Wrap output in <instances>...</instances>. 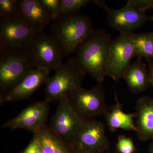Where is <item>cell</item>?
<instances>
[{
	"mask_svg": "<svg viewBox=\"0 0 153 153\" xmlns=\"http://www.w3.org/2000/svg\"><path fill=\"white\" fill-rule=\"evenodd\" d=\"M113 40L111 36L104 30H94L71 58L82 71L98 83H102L107 76Z\"/></svg>",
	"mask_w": 153,
	"mask_h": 153,
	"instance_id": "6da1fadb",
	"label": "cell"
},
{
	"mask_svg": "<svg viewBox=\"0 0 153 153\" xmlns=\"http://www.w3.org/2000/svg\"><path fill=\"white\" fill-rule=\"evenodd\" d=\"M94 30L90 18L80 12L57 18L51 27L64 56L76 52Z\"/></svg>",
	"mask_w": 153,
	"mask_h": 153,
	"instance_id": "7a4b0ae2",
	"label": "cell"
},
{
	"mask_svg": "<svg viewBox=\"0 0 153 153\" xmlns=\"http://www.w3.org/2000/svg\"><path fill=\"white\" fill-rule=\"evenodd\" d=\"M35 68L29 51L0 49L1 94L13 90Z\"/></svg>",
	"mask_w": 153,
	"mask_h": 153,
	"instance_id": "3957f363",
	"label": "cell"
},
{
	"mask_svg": "<svg viewBox=\"0 0 153 153\" xmlns=\"http://www.w3.org/2000/svg\"><path fill=\"white\" fill-rule=\"evenodd\" d=\"M86 74L71 58L62 63L45 83L46 100L59 101L72 91L81 87Z\"/></svg>",
	"mask_w": 153,
	"mask_h": 153,
	"instance_id": "277c9868",
	"label": "cell"
},
{
	"mask_svg": "<svg viewBox=\"0 0 153 153\" xmlns=\"http://www.w3.org/2000/svg\"><path fill=\"white\" fill-rule=\"evenodd\" d=\"M43 31L32 27L19 16L0 20V49L28 51L33 40Z\"/></svg>",
	"mask_w": 153,
	"mask_h": 153,
	"instance_id": "5b68a950",
	"label": "cell"
},
{
	"mask_svg": "<svg viewBox=\"0 0 153 153\" xmlns=\"http://www.w3.org/2000/svg\"><path fill=\"white\" fill-rule=\"evenodd\" d=\"M67 96L74 110L83 121L105 115L108 108L102 83H98L90 89L79 87Z\"/></svg>",
	"mask_w": 153,
	"mask_h": 153,
	"instance_id": "8992f818",
	"label": "cell"
},
{
	"mask_svg": "<svg viewBox=\"0 0 153 153\" xmlns=\"http://www.w3.org/2000/svg\"><path fill=\"white\" fill-rule=\"evenodd\" d=\"M83 122L74 110L67 95L59 100L49 127L60 139L75 146Z\"/></svg>",
	"mask_w": 153,
	"mask_h": 153,
	"instance_id": "52a82bcc",
	"label": "cell"
},
{
	"mask_svg": "<svg viewBox=\"0 0 153 153\" xmlns=\"http://www.w3.org/2000/svg\"><path fill=\"white\" fill-rule=\"evenodd\" d=\"M134 33H120L111 46L107 76L118 82L134 57Z\"/></svg>",
	"mask_w": 153,
	"mask_h": 153,
	"instance_id": "ba28073f",
	"label": "cell"
},
{
	"mask_svg": "<svg viewBox=\"0 0 153 153\" xmlns=\"http://www.w3.org/2000/svg\"><path fill=\"white\" fill-rule=\"evenodd\" d=\"M36 68L41 67L49 71L55 70L62 63L64 55L54 36L44 31L33 40L29 48Z\"/></svg>",
	"mask_w": 153,
	"mask_h": 153,
	"instance_id": "9c48e42d",
	"label": "cell"
},
{
	"mask_svg": "<svg viewBox=\"0 0 153 153\" xmlns=\"http://www.w3.org/2000/svg\"><path fill=\"white\" fill-rule=\"evenodd\" d=\"M107 20L109 26L120 33H134L145 22L151 20L146 12L140 10L128 2L124 7L118 9L110 8L105 4Z\"/></svg>",
	"mask_w": 153,
	"mask_h": 153,
	"instance_id": "30bf717a",
	"label": "cell"
},
{
	"mask_svg": "<svg viewBox=\"0 0 153 153\" xmlns=\"http://www.w3.org/2000/svg\"><path fill=\"white\" fill-rule=\"evenodd\" d=\"M75 146L90 153H102L108 150L110 143L103 123L95 119L84 121Z\"/></svg>",
	"mask_w": 153,
	"mask_h": 153,
	"instance_id": "8fae6325",
	"label": "cell"
},
{
	"mask_svg": "<svg viewBox=\"0 0 153 153\" xmlns=\"http://www.w3.org/2000/svg\"><path fill=\"white\" fill-rule=\"evenodd\" d=\"M47 100L33 103L23 110L17 116L4 124L2 128L24 129L33 133L46 125L49 112Z\"/></svg>",
	"mask_w": 153,
	"mask_h": 153,
	"instance_id": "7c38bea8",
	"label": "cell"
},
{
	"mask_svg": "<svg viewBox=\"0 0 153 153\" xmlns=\"http://www.w3.org/2000/svg\"><path fill=\"white\" fill-rule=\"evenodd\" d=\"M50 71L47 68L38 67L33 69L25 79L13 90L4 94H1V105L10 102L27 99L45 83L50 76Z\"/></svg>",
	"mask_w": 153,
	"mask_h": 153,
	"instance_id": "4fadbf2b",
	"label": "cell"
},
{
	"mask_svg": "<svg viewBox=\"0 0 153 153\" xmlns=\"http://www.w3.org/2000/svg\"><path fill=\"white\" fill-rule=\"evenodd\" d=\"M19 16L32 27L40 31L53 20L51 13L40 0H19Z\"/></svg>",
	"mask_w": 153,
	"mask_h": 153,
	"instance_id": "5bb4252c",
	"label": "cell"
},
{
	"mask_svg": "<svg viewBox=\"0 0 153 153\" xmlns=\"http://www.w3.org/2000/svg\"><path fill=\"white\" fill-rule=\"evenodd\" d=\"M135 109L138 138L142 141L153 140V97H140L137 100Z\"/></svg>",
	"mask_w": 153,
	"mask_h": 153,
	"instance_id": "9a60e30c",
	"label": "cell"
},
{
	"mask_svg": "<svg viewBox=\"0 0 153 153\" xmlns=\"http://www.w3.org/2000/svg\"><path fill=\"white\" fill-rule=\"evenodd\" d=\"M114 95V104L108 108L104 115L108 127L111 132L117 131L118 129L136 132L137 129L134 120L135 114L124 112L123 104L116 92Z\"/></svg>",
	"mask_w": 153,
	"mask_h": 153,
	"instance_id": "2e32d148",
	"label": "cell"
},
{
	"mask_svg": "<svg viewBox=\"0 0 153 153\" xmlns=\"http://www.w3.org/2000/svg\"><path fill=\"white\" fill-rule=\"evenodd\" d=\"M141 58H137L124 73L123 78L131 92L139 93L145 91L150 85L149 71Z\"/></svg>",
	"mask_w": 153,
	"mask_h": 153,
	"instance_id": "e0dca14e",
	"label": "cell"
},
{
	"mask_svg": "<svg viewBox=\"0 0 153 153\" xmlns=\"http://www.w3.org/2000/svg\"><path fill=\"white\" fill-rule=\"evenodd\" d=\"M33 137L41 146L42 153H75V146L68 144L57 137L49 126H44L34 133Z\"/></svg>",
	"mask_w": 153,
	"mask_h": 153,
	"instance_id": "ac0fdd59",
	"label": "cell"
},
{
	"mask_svg": "<svg viewBox=\"0 0 153 153\" xmlns=\"http://www.w3.org/2000/svg\"><path fill=\"white\" fill-rule=\"evenodd\" d=\"M134 57L137 58H153V32L136 34L134 38Z\"/></svg>",
	"mask_w": 153,
	"mask_h": 153,
	"instance_id": "d6986e66",
	"label": "cell"
},
{
	"mask_svg": "<svg viewBox=\"0 0 153 153\" xmlns=\"http://www.w3.org/2000/svg\"><path fill=\"white\" fill-rule=\"evenodd\" d=\"M60 17L77 13L83 7L89 3L97 4V0H60Z\"/></svg>",
	"mask_w": 153,
	"mask_h": 153,
	"instance_id": "ffe728a7",
	"label": "cell"
},
{
	"mask_svg": "<svg viewBox=\"0 0 153 153\" xmlns=\"http://www.w3.org/2000/svg\"><path fill=\"white\" fill-rule=\"evenodd\" d=\"M19 16V0H0V20Z\"/></svg>",
	"mask_w": 153,
	"mask_h": 153,
	"instance_id": "44dd1931",
	"label": "cell"
},
{
	"mask_svg": "<svg viewBox=\"0 0 153 153\" xmlns=\"http://www.w3.org/2000/svg\"><path fill=\"white\" fill-rule=\"evenodd\" d=\"M116 146L119 153H134L136 151L131 138L123 135L118 137Z\"/></svg>",
	"mask_w": 153,
	"mask_h": 153,
	"instance_id": "7402d4cb",
	"label": "cell"
},
{
	"mask_svg": "<svg viewBox=\"0 0 153 153\" xmlns=\"http://www.w3.org/2000/svg\"><path fill=\"white\" fill-rule=\"evenodd\" d=\"M52 15L53 20L60 17V0H40Z\"/></svg>",
	"mask_w": 153,
	"mask_h": 153,
	"instance_id": "603a6c76",
	"label": "cell"
},
{
	"mask_svg": "<svg viewBox=\"0 0 153 153\" xmlns=\"http://www.w3.org/2000/svg\"><path fill=\"white\" fill-rule=\"evenodd\" d=\"M128 2L143 12L153 9V0H129Z\"/></svg>",
	"mask_w": 153,
	"mask_h": 153,
	"instance_id": "cb8c5ba5",
	"label": "cell"
},
{
	"mask_svg": "<svg viewBox=\"0 0 153 153\" xmlns=\"http://www.w3.org/2000/svg\"><path fill=\"white\" fill-rule=\"evenodd\" d=\"M23 153H42L41 146L36 139L33 137L32 141Z\"/></svg>",
	"mask_w": 153,
	"mask_h": 153,
	"instance_id": "d4e9b609",
	"label": "cell"
},
{
	"mask_svg": "<svg viewBox=\"0 0 153 153\" xmlns=\"http://www.w3.org/2000/svg\"><path fill=\"white\" fill-rule=\"evenodd\" d=\"M146 62L149 71L150 83L153 87V60L152 59H147Z\"/></svg>",
	"mask_w": 153,
	"mask_h": 153,
	"instance_id": "484cf974",
	"label": "cell"
},
{
	"mask_svg": "<svg viewBox=\"0 0 153 153\" xmlns=\"http://www.w3.org/2000/svg\"><path fill=\"white\" fill-rule=\"evenodd\" d=\"M75 153H90L80 148H76Z\"/></svg>",
	"mask_w": 153,
	"mask_h": 153,
	"instance_id": "4316f807",
	"label": "cell"
},
{
	"mask_svg": "<svg viewBox=\"0 0 153 153\" xmlns=\"http://www.w3.org/2000/svg\"><path fill=\"white\" fill-rule=\"evenodd\" d=\"M149 151L150 153H153V142L150 145L149 148Z\"/></svg>",
	"mask_w": 153,
	"mask_h": 153,
	"instance_id": "83f0119b",
	"label": "cell"
},
{
	"mask_svg": "<svg viewBox=\"0 0 153 153\" xmlns=\"http://www.w3.org/2000/svg\"><path fill=\"white\" fill-rule=\"evenodd\" d=\"M151 20H152V21L153 22V16L152 17H151Z\"/></svg>",
	"mask_w": 153,
	"mask_h": 153,
	"instance_id": "f1b7e54d",
	"label": "cell"
}]
</instances>
